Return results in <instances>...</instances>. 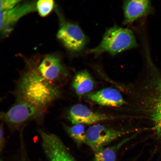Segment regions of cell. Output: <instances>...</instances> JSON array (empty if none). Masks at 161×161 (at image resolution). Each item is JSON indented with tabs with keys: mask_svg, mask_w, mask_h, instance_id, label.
<instances>
[{
	"mask_svg": "<svg viewBox=\"0 0 161 161\" xmlns=\"http://www.w3.org/2000/svg\"><path fill=\"white\" fill-rule=\"evenodd\" d=\"M144 79L131 87V112L149 120L161 142V72L151 64Z\"/></svg>",
	"mask_w": 161,
	"mask_h": 161,
	"instance_id": "obj_1",
	"label": "cell"
},
{
	"mask_svg": "<svg viewBox=\"0 0 161 161\" xmlns=\"http://www.w3.org/2000/svg\"><path fill=\"white\" fill-rule=\"evenodd\" d=\"M17 93L18 99L41 109L59 97L61 92L55 84L40 74L37 67L25 72L19 81Z\"/></svg>",
	"mask_w": 161,
	"mask_h": 161,
	"instance_id": "obj_2",
	"label": "cell"
},
{
	"mask_svg": "<svg viewBox=\"0 0 161 161\" xmlns=\"http://www.w3.org/2000/svg\"><path fill=\"white\" fill-rule=\"evenodd\" d=\"M138 45L132 31L115 25L107 29L99 44L87 52L99 55L107 52L114 55Z\"/></svg>",
	"mask_w": 161,
	"mask_h": 161,
	"instance_id": "obj_3",
	"label": "cell"
},
{
	"mask_svg": "<svg viewBox=\"0 0 161 161\" xmlns=\"http://www.w3.org/2000/svg\"><path fill=\"white\" fill-rule=\"evenodd\" d=\"M127 132L101 124H94L86 131V144L96 152Z\"/></svg>",
	"mask_w": 161,
	"mask_h": 161,
	"instance_id": "obj_4",
	"label": "cell"
},
{
	"mask_svg": "<svg viewBox=\"0 0 161 161\" xmlns=\"http://www.w3.org/2000/svg\"><path fill=\"white\" fill-rule=\"evenodd\" d=\"M57 36L65 47L73 52L81 51L85 47L87 41L80 27L70 22L62 23Z\"/></svg>",
	"mask_w": 161,
	"mask_h": 161,
	"instance_id": "obj_5",
	"label": "cell"
},
{
	"mask_svg": "<svg viewBox=\"0 0 161 161\" xmlns=\"http://www.w3.org/2000/svg\"><path fill=\"white\" fill-rule=\"evenodd\" d=\"M42 110L28 102L18 99L7 111L2 113L1 117L9 124L17 125L38 116Z\"/></svg>",
	"mask_w": 161,
	"mask_h": 161,
	"instance_id": "obj_6",
	"label": "cell"
},
{
	"mask_svg": "<svg viewBox=\"0 0 161 161\" xmlns=\"http://www.w3.org/2000/svg\"><path fill=\"white\" fill-rule=\"evenodd\" d=\"M43 150L50 161H75L55 135L39 131Z\"/></svg>",
	"mask_w": 161,
	"mask_h": 161,
	"instance_id": "obj_7",
	"label": "cell"
},
{
	"mask_svg": "<svg viewBox=\"0 0 161 161\" xmlns=\"http://www.w3.org/2000/svg\"><path fill=\"white\" fill-rule=\"evenodd\" d=\"M69 120L73 124H90L116 119L117 117L94 112L82 104H75L68 113Z\"/></svg>",
	"mask_w": 161,
	"mask_h": 161,
	"instance_id": "obj_8",
	"label": "cell"
},
{
	"mask_svg": "<svg viewBox=\"0 0 161 161\" xmlns=\"http://www.w3.org/2000/svg\"><path fill=\"white\" fill-rule=\"evenodd\" d=\"M36 10L33 2H24L18 4L8 10L0 11V29L3 34H7L13 29V27L22 17Z\"/></svg>",
	"mask_w": 161,
	"mask_h": 161,
	"instance_id": "obj_9",
	"label": "cell"
},
{
	"mask_svg": "<svg viewBox=\"0 0 161 161\" xmlns=\"http://www.w3.org/2000/svg\"><path fill=\"white\" fill-rule=\"evenodd\" d=\"M123 9V23L125 25L131 24L139 18L153 12L151 2L148 0L124 1Z\"/></svg>",
	"mask_w": 161,
	"mask_h": 161,
	"instance_id": "obj_10",
	"label": "cell"
},
{
	"mask_svg": "<svg viewBox=\"0 0 161 161\" xmlns=\"http://www.w3.org/2000/svg\"><path fill=\"white\" fill-rule=\"evenodd\" d=\"M87 99L99 105L112 107H119L126 103L119 92L115 89L108 87L89 94Z\"/></svg>",
	"mask_w": 161,
	"mask_h": 161,
	"instance_id": "obj_11",
	"label": "cell"
},
{
	"mask_svg": "<svg viewBox=\"0 0 161 161\" xmlns=\"http://www.w3.org/2000/svg\"><path fill=\"white\" fill-rule=\"evenodd\" d=\"M37 68L42 77L53 83L64 73V69L60 59L54 55L46 56Z\"/></svg>",
	"mask_w": 161,
	"mask_h": 161,
	"instance_id": "obj_12",
	"label": "cell"
},
{
	"mask_svg": "<svg viewBox=\"0 0 161 161\" xmlns=\"http://www.w3.org/2000/svg\"><path fill=\"white\" fill-rule=\"evenodd\" d=\"M94 84L92 77L86 70L77 73L72 83V87L79 95H82L91 91L93 89Z\"/></svg>",
	"mask_w": 161,
	"mask_h": 161,
	"instance_id": "obj_13",
	"label": "cell"
},
{
	"mask_svg": "<svg viewBox=\"0 0 161 161\" xmlns=\"http://www.w3.org/2000/svg\"><path fill=\"white\" fill-rule=\"evenodd\" d=\"M134 134L124 139L114 145L104 148L95 152L93 161H115L117 151L124 144L134 138Z\"/></svg>",
	"mask_w": 161,
	"mask_h": 161,
	"instance_id": "obj_14",
	"label": "cell"
},
{
	"mask_svg": "<svg viewBox=\"0 0 161 161\" xmlns=\"http://www.w3.org/2000/svg\"><path fill=\"white\" fill-rule=\"evenodd\" d=\"M65 127L68 134L78 145L86 144V131L83 124H75Z\"/></svg>",
	"mask_w": 161,
	"mask_h": 161,
	"instance_id": "obj_15",
	"label": "cell"
},
{
	"mask_svg": "<svg viewBox=\"0 0 161 161\" xmlns=\"http://www.w3.org/2000/svg\"><path fill=\"white\" fill-rule=\"evenodd\" d=\"M54 4V1L52 0H40L36 4V9L41 16L45 17L52 11Z\"/></svg>",
	"mask_w": 161,
	"mask_h": 161,
	"instance_id": "obj_16",
	"label": "cell"
},
{
	"mask_svg": "<svg viewBox=\"0 0 161 161\" xmlns=\"http://www.w3.org/2000/svg\"><path fill=\"white\" fill-rule=\"evenodd\" d=\"M18 0H2L0 1V11H4L11 9L21 1Z\"/></svg>",
	"mask_w": 161,
	"mask_h": 161,
	"instance_id": "obj_17",
	"label": "cell"
},
{
	"mask_svg": "<svg viewBox=\"0 0 161 161\" xmlns=\"http://www.w3.org/2000/svg\"><path fill=\"white\" fill-rule=\"evenodd\" d=\"M3 129L2 127L1 126L0 129V147L1 149L3 147Z\"/></svg>",
	"mask_w": 161,
	"mask_h": 161,
	"instance_id": "obj_18",
	"label": "cell"
}]
</instances>
